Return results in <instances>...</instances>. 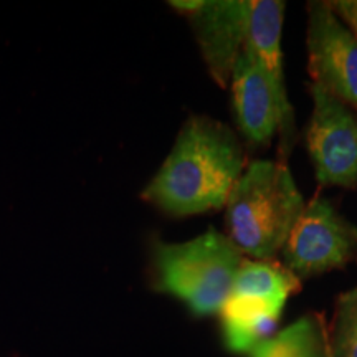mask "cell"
<instances>
[{
    "mask_svg": "<svg viewBox=\"0 0 357 357\" xmlns=\"http://www.w3.org/2000/svg\"><path fill=\"white\" fill-rule=\"evenodd\" d=\"M328 329L333 357H357V284L337 298Z\"/></svg>",
    "mask_w": 357,
    "mask_h": 357,
    "instance_id": "cell-12",
    "label": "cell"
},
{
    "mask_svg": "<svg viewBox=\"0 0 357 357\" xmlns=\"http://www.w3.org/2000/svg\"><path fill=\"white\" fill-rule=\"evenodd\" d=\"M306 13L307 70L312 84L357 109V37L328 2H310Z\"/></svg>",
    "mask_w": 357,
    "mask_h": 357,
    "instance_id": "cell-6",
    "label": "cell"
},
{
    "mask_svg": "<svg viewBox=\"0 0 357 357\" xmlns=\"http://www.w3.org/2000/svg\"><path fill=\"white\" fill-rule=\"evenodd\" d=\"M283 307L255 294L230 293L220 311L227 347L236 354H250L271 336Z\"/></svg>",
    "mask_w": 357,
    "mask_h": 357,
    "instance_id": "cell-10",
    "label": "cell"
},
{
    "mask_svg": "<svg viewBox=\"0 0 357 357\" xmlns=\"http://www.w3.org/2000/svg\"><path fill=\"white\" fill-rule=\"evenodd\" d=\"M328 3L357 37V0H333Z\"/></svg>",
    "mask_w": 357,
    "mask_h": 357,
    "instance_id": "cell-13",
    "label": "cell"
},
{
    "mask_svg": "<svg viewBox=\"0 0 357 357\" xmlns=\"http://www.w3.org/2000/svg\"><path fill=\"white\" fill-rule=\"evenodd\" d=\"M227 236L245 257L275 260L306 202L288 162L252 160L227 200Z\"/></svg>",
    "mask_w": 357,
    "mask_h": 357,
    "instance_id": "cell-2",
    "label": "cell"
},
{
    "mask_svg": "<svg viewBox=\"0 0 357 357\" xmlns=\"http://www.w3.org/2000/svg\"><path fill=\"white\" fill-rule=\"evenodd\" d=\"M231 102L236 126L252 146H268L278 132V111L265 75L247 47L231 71Z\"/></svg>",
    "mask_w": 357,
    "mask_h": 357,
    "instance_id": "cell-9",
    "label": "cell"
},
{
    "mask_svg": "<svg viewBox=\"0 0 357 357\" xmlns=\"http://www.w3.org/2000/svg\"><path fill=\"white\" fill-rule=\"evenodd\" d=\"M245 171L242 141L208 116H190L142 199L171 217H190L225 207Z\"/></svg>",
    "mask_w": 357,
    "mask_h": 357,
    "instance_id": "cell-1",
    "label": "cell"
},
{
    "mask_svg": "<svg viewBox=\"0 0 357 357\" xmlns=\"http://www.w3.org/2000/svg\"><path fill=\"white\" fill-rule=\"evenodd\" d=\"M283 265L298 280L341 270L357 260V227L328 199L314 195L281 250Z\"/></svg>",
    "mask_w": 357,
    "mask_h": 357,
    "instance_id": "cell-4",
    "label": "cell"
},
{
    "mask_svg": "<svg viewBox=\"0 0 357 357\" xmlns=\"http://www.w3.org/2000/svg\"><path fill=\"white\" fill-rule=\"evenodd\" d=\"M250 357H333L329 329L318 312H307L261 341Z\"/></svg>",
    "mask_w": 357,
    "mask_h": 357,
    "instance_id": "cell-11",
    "label": "cell"
},
{
    "mask_svg": "<svg viewBox=\"0 0 357 357\" xmlns=\"http://www.w3.org/2000/svg\"><path fill=\"white\" fill-rule=\"evenodd\" d=\"M190 20L200 52L220 88L230 86L231 71L248 37L252 0L172 2Z\"/></svg>",
    "mask_w": 357,
    "mask_h": 357,
    "instance_id": "cell-7",
    "label": "cell"
},
{
    "mask_svg": "<svg viewBox=\"0 0 357 357\" xmlns=\"http://www.w3.org/2000/svg\"><path fill=\"white\" fill-rule=\"evenodd\" d=\"M284 7L287 3L283 0H252V15L245 47L257 58L273 93L278 111L280 160L288 162L296 141V119L287 91L281 50Z\"/></svg>",
    "mask_w": 357,
    "mask_h": 357,
    "instance_id": "cell-8",
    "label": "cell"
},
{
    "mask_svg": "<svg viewBox=\"0 0 357 357\" xmlns=\"http://www.w3.org/2000/svg\"><path fill=\"white\" fill-rule=\"evenodd\" d=\"M155 284L199 316L222 311L245 255L227 235L208 229L189 242L154 245Z\"/></svg>",
    "mask_w": 357,
    "mask_h": 357,
    "instance_id": "cell-3",
    "label": "cell"
},
{
    "mask_svg": "<svg viewBox=\"0 0 357 357\" xmlns=\"http://www.w3.org/2000/svg\"><path fill=\"white\" fill-rule=\"evenodd\" d=\"M312 114L306 146L323 187L357 185V114L331 93L311 84Z\"/></svg>",
    "mask_w": 357,
    "mask_h": 357,
    "instance_id": "cell-5",
    "label": "cell"
}]
</instances>
